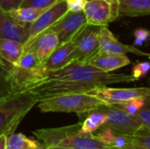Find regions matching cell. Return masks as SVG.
Listing matches in <instances>:
<instances>
[{
	"label": "cell",
	"mask_w": 150,
	"mask_h": 149,
	"mask_svg": "<svg viewBox=\"0 0 150 149\" xmlns=\"http://www.w3.org/2000/svg\"><path fill=\"white\" fill-rule=\"evenodd\" d=\"M133 82H135V79L131 75L105 72L85 62L73 61L48 74L28 91L40 100L61 94L88 93L98 87Z\"/></svg>",
	"instance_id": "cell-1"
},
{
	"label": "cell",
	"mask_w": 150,
	"mask_h": 149,
	"mask_svg": "<svg viewBox=\"0 0 150 149\" xmlns=\"http://www.w3.org/2000/svg\"><path fill=\"white\" fill-rule=\"evenodd\" d=\"M81 123L54 128H41L33 131L45 148L61 147L70 149H107L108 147L98 141L94 134L80 132Z\"/></svg>",
	"instance_id": "cell-2"
},
{
	"label": "cell",
	"mask_w": 150,
	"mask_h": 149,
	"mask_svg": "<svg viewBox=\"0 0 150 149\" xmlns=\"http://www.w3.org/2000/svg\"><path fill=\"white\" fill-rule=\"evenodd\" d=\"M9 80L13 93L27 91L35 84L45 79L47 73L37 56L24 50L18 61L9 68Z\"/></svg>",
	"instance_id": "cell-3"
},
{
	"label": "cell",
	"mask_w": 150,
	"mask_h": 149,
	"mask_svg": "<svg viewBox=\"0 0 150 149\" xmlns=\"http://www.w3.org/2000/svg\"><path fill=\"white\" fill-rule=\"evenodd\" d=\"M39 99L31 91L11 94L0 101V136L14 133Z\"/></svg>",
	"instance_id": "cell-4"
},
{
	"label": "cell",
	"mask_w": 150,
	"mask_h": 149,
	"mask_svg": "<svg viewBox=\"0 0 150 149\" xmlns=\"http://www.w3.org/2000/svg\"><path fill=\"white\" fill-rule=\"evenodd\" d=\"M41 112H65L82 114L105 105L98 97L88 93H68L56 95L38 101Z\"/></svg>",
	"instance_id": "cell-5"
},
{
	"label": "cell",
	"mask_w": 150,
	"mask_h": 149,
	"mask_svg": "<svg viewBox=\"0 0 150 149\" xmlns=\"http://www.w3.org/2000/svg\"><path fill=\"white\" fill-rule=\"evenodd\" d=\"M87 23L107 26L119 17V0H88L83 10Z\"/></svg>",
	"instance_id": "cell-6"
},
{
	"label": "cell",
	"mask_w": 150,
	"mask_h": 149,
	"mask_svg": "<svg viewBox=\"0 0 150 149\" xmlns=\"http://www.w3.org/2000/svg\"><path fill=\"white\" fill-rule=\"evenodd\" d=\"M101 26L87 24L72 40V62H85L98 51V32Z\"/></svg>",
	"instance_id": "cell-7"
},
{
	"label": "cell",
	"mask_w": 150,
	"mask_h": 149,
	"mask_svg": "<svg viewBox=\"0 0 150 149\" xmlns=\"http://www.w3.org/2000/svg\"><path fill=\"white\" fill-rule=\"evenodd\" d=\"M97 109L105 114L106 123L105 125L120 133L133 135L142 126L134 115H130L112 105H102Z\"/></svg>",
	"instance_id": "cell-8"
},
{
	"label": "cell",
	"mask_w": 150,
	"mask_h": 149,
	"mask_svg": "<svg viewBox=\"0 0 150 149\" xmlns=\"http://www.w3.org/2000/svg\"><path fill=\"white\" fill-rule=\"evenodd\" d=\"M88 94L98 97L105 105H115L136 97H149L150 90L148 87L111 88L103 86L91 90Z\"/></svg>",
	"instance_id": "cell-9"
},
{
	"label": "cell",
	"mask_w": 150,
	"mask_h": 149,
	"mask_svg": "<svg viewBox=\"0 0 150 149\" xmlns=\"http://www.w3.org/2000/svg\"><path fill=\"white\" fill-rule=\"evenodd\" d=\"M87 20L83 11L72 12L67 11L62 15L51 27L58 37L59 43H66L73 40V38L87 25Z\"/></svg>",
	"instance_id": "cell-10"
},
{
	"label": "cell",
	"mask_w": 150,
	"mask_h": 149,
	"mask_svg": "<svg viewBox=\"0 0 150 149\" xmlns=\"http://www.w3.org/2000/svg\"><path fill=\"white\" fill-rule=\"evenodd\" d=\"M68 11V6L65 0H58L54 4L47 8L33 23L30 24L27 34V44L39 33L51 27L62 15Z\"/></svg>",
	"instance_id": "cell-11"
},
{
	"label": "cell",
	"mask_w": 150,
	"mask_h": 149,
	"mask_svg": "<svg viewBox=\"0 0 150 149\" xmlns=\"http://www.w3.org/2000/svg\"><path fill=\"white\" fill-rule=\"evenodd\" d=\"M98 51L113 54H127L128 53L138 56L149 57L150 54L135 46L127 45L120 42L107 26H101L98 32Z\"/></svg>",
	"instance_id": "cell-12"
},
{
	"label": "cell",
	"mask_w": 150,
	"mask_h": 149,
	"mask_svg": "<svg viewBox=\"0 0 150 149\" xmlns=\"http://www.w3.org/2000/svg\"><path fill=\"white\" fill-rule=\"evenodd\" d=\"M59 44L56 34L52 30L47 29L24 45V50L33 53L41 62H44Z\"/></svg>",
	"instance_id": "cell-13"
},
{
	"label": "cell",
	"mask_w": 150,
	"mask_h": 149,
	"mask_svg": "<svg viewBox=\"0 0 150 149\" xmlns=\"http://www.w3.org/2000/svg\"><path fill=\"white\" fill-rule=\"evenodd\" d=\"M30 24L18 22L9 13L0 8V38L17 40L25 44Z\"/></svg>",
	"instance_id": "cell-14"
},
{
	"label": "cell",
	"mask_w": 150,
	"mask_h": 149,
	"mask_svg": "<svg viewBox=\"0 0 150 149\" xmlns=\"http://www.w3.org/2000/svg\"><path fill=\"white\" fill-rule=\"evenodd\" d=\"M85 63L105 72H112L131 64L127 54H113L98 51Z\"/></svg>",
	"instance_id": "cell-15"
},
{
	"label": "cell",
	"mask_w": 150,
	"mask_h": 149,
	"mask_svg": "<svg viewBox=\"0 0 150 149\" xmlns=\"http://www.w3.org/2000/svg\"><path fill=\"white\" fill-rule=\"evenodd\" d=\"M74 43L72 40L59 44L49 57L44 61V68L48 74L57 71L72 62Z\"/></svg>",
	"instance_id": "cell-16"
},
{
	"label": "cell",
	"mask_w": 150,
	"mask_h": 149,
	"mask_svg": "<svg viewBox=\"0 0 150 149\" xmlns=\"http://www.w3.org/2000/svg\"><path fill=\"white\" fill-rule=\"evenodd\" d=\"M97 133H93L95 138L108 148H125L130 146V136L120 133L111 127L104 125Z\"/></svg>",
	"instance_id": "cell-17"
},
{
	"label": "cell",
	"mask_w": 150,
	"mask_h": 149,
	"mask_svg": "<svg viewBox=\"0 0 150 149\" xmlns=\"http://www.w3.org/2000/svg\"><path fill=\"white\" fill-rule=\"evenodd\" d=\"M24 51V44L17 40L0 38V60L7 66L14 65Z\"/></svg>",
	"instance_id": "cell-18"
},
{
	"label": "cell",
	"mask_w": 150,
	"mask_h": 149,
	"mask_svg": "<svg viewBox=\"0 0 150 149\" xmlns=\"http://www.w3.org/2000/svg\"><path fill=\"white\" fill-rule=\"evenodd\" d=\"M78 117L81 123L80 132L84 134H91L96 133L106 123L105 114L97 108L91 112L78 114Z\"/></svg>",
	"instance_id": "cell-19"
},
{
	"label": "cell",
	"mask_w": 150,
	"mask_h": 149,
	"mask_svg": "<svg viewBox=\"0 0 150 149\" xmlns=\"http://www.w3.org/2000/svg\"><path fill=\"white\" fill-rule=\"evenodd\" d=\"M150 13V0H119V17H142Z\"/></svg>",
	"instance_id": "cell-20"
},
{
	"label": "cell",
	"mask_w": 150,
	"mask_h": 149,
	"mask_svg": "<svg viewBox=\"0 0 150 149\" xmlns=\"http://www.w3.org/2000/svg\"><path fill=\"white\" fill-rule=\"evenodd\" d=\"M7 149H45V146L23 133H11L7 136Z\"/></svg>",
	"instance_id": "cell-21"
},
{
	"label": "cell",
	"mask_w": 150,
	"mask_h": 149,
	"mask_svg": "<svg viewBox=\"0 0 150 149\" xmlns=\"http://www.w3.org/2000/svg\"><path fill=\"white\" fill-rule=\"evenodd\" d=\"M46 9H38L33 7H18L7 12L9 15L13 18L18 22L23 24H31L33 23Z\"/></svg>",
	"instance_id": "cell-22"
},
{
	"label": "cell",
	"mask_w": 150,
	"mask_h": 149,
	"mask_svg": "<svg viewBox=\"0 0 150 149\" xmlns=\"http://www.w3.org/2000/svg\"><path fill=\"white\" fill-rule=\"evenodd\" d=\"M130 146L135 149H150V128L141 126L130 135Z\"/></svg>",
	"instance_id": "cell-23"
},
{
	"label": "cell",
	"mask_w": 150,
	"mask_h": 149,
	"mask_svg": "<svg viewBox=\"0 0 150 149\" xmlns=\"http://www.w3.org/2000/svg\"><path fill=\"white\" fill-rule=\"evenodd\" d=\"M149 99H150V97H136V98H133L125 102L118 103L112 105H114L115 107L122 110L123 112L130 115H134L146 104V102Z\"/></svg>",
	"instance_id": "cell-24"
},
{
	"label": "cell",
	"mask_w": 150,
	"mask_h": 149,
	"mask_svg": "<svg viewBox=\"0 0 150 149\" xmlns=\"http://www.w3.org/2000/svg\"><path fill=\"white\" fill-rule=\"evenodd\" d=\"M8 70L9 67L0 60V101L11 94H14L9 80Z\"/></svg>",
	"instance_id": "cell-25"
},
{
	"label": "cell",
	"mask_w": 150,
	"mask_h": 149,
	"mask_svg": "<svg viewBox=\"0 0 150 149\" xmlns=\"http://www.w3.org/2000/svg\"><path fill=\"white\" fill-rule=\"evenodd\" d=\"M142 126L150 127V99L134 115Z\"/></svg>",
	"instance_id": "cell-26"
},
{
	"label": "cell",
	"mask_w": 150,
	"mask_h": 149,
	"mask_svg": "<svg viewBox=\"0 0 150 149\" xmlns=\"http://www.w3.org/2000/svg\"><path fill=\"white\" fill-rule=\"evenodd\" d=\"M150 68V64L149 61H141L137 62L133 69H132V74L131 76L135 79V81L140 80L141 78L146 76V75L149 73Z\"/></svg>",
	"instance_id": "cell-27"
},
{
	"label": "cell",
	"mask_w": 150,
	"mask_h": 149,
	"mask_svg": "<svg viewBox=\"0 0 150 149\" xmlns=\"http://www.w3.org/2000/svg\"><path fill=\"white\" fill-rule=\"evenodd\" d=\"M58 0H23L20 7H33L38 9H47Z\"/></svg>",
	"instance_id": "cell-28"
},
{
	"label": "cell",
	"mask_w": 150,
	"mask_h": 149,
	"mask_svg": "<svg viewBox=\"0 0 150 149\" xmlns=\"http://www.w3.org/2000/svg\"><path fill=\"white\" fill-rule=\"evenodd\" d=\"M134 45L135 46H142L144 44L145 41L148 40L149 37V31L144 28H139L136 29L134 32Z\"/></svg>",
	"instance_id": "cell-29"
},
{
	"label": "cell",
	"mask_w": 150,
	"mask_h": 149,
	"mask_svg": "<svg viewBox=\"0 0 150 149\" xmlns=\"http://www.w3.org/2000/svg\"><path fill=\"white\" fill-rule=\"evenodd\" d=\"M68 11L72 12H78L83 10V7L88 0H65Z\"/></svg>",
	"instance_id": "cell-30"
},
{
	"label": "cell",
	"mask_w": 150,
	"mask_h": 149,
	"mask_svg": "<svg viewBox=\"0 0 150 149\" xmlns=\"http://www.w3.org/2000/svg\"><path fill=\"white\" fill-rule=\"evenodd\" d=\"M23 0H0V8L5 11L20 7Z\"/></svg>",
	"instance_id": "cell-31"
},
{
	"label": "cell",
	"mask_w": 150,
	"mask_h": 149,
	"mask_svg": "<svg viewBox=\"0 0 150 149\" xmlns=\"http://www.w3.org/2000/svg\"><path fill=\"white\" fill-rule=\"evenodd\" d=\"M0 149H7V136H0Z\"/></svg>",
	"instance_id": "cell-32"
},
{
	"label": "cell",
	"mask_w": 150,
	"mask_h": 149,
	"mask_svg": "<svg viewBox=\"0 0 150 149\" xmlns=\"http://www.w3.org/2000/svg\"><path fill=\"white\" fill-rule=\"evenodd\" d=\"M45 149H70L67 148H61V147H50V148H45Z\"/></svg>",
	"instance_id": "cell-33"
},
{
	"label": "cell",
	"mask_w": 150,
	"mask_h": 149,
	"mask_svg": "<svg viewBox=\"0 0 150 149\" xmlns=\"http://www.w3.org/2000/svg\"><path fill=\"white\" fill-rule=\"evenodd\" d=\"M107 149H135L132 147H127V148H107Z\"/></svg>",
	"instance_id": "cell-34"
}]
</instances>
